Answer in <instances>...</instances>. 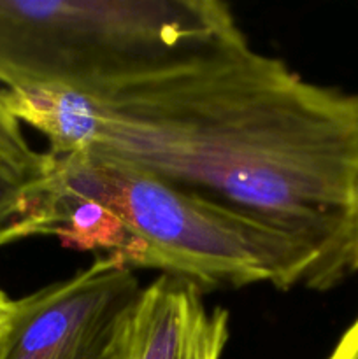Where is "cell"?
<instances>
[{
	"label": "cell",
	"instance_id": "3",
	"mask_svg": "<svg viewBox=\"0 0 358 359\" xmlns=\"http://www.w3.org/2000/svg\"><path fill=\"white\" fill-rule=\"evenodd\" d=\"M242 37L216 0H0V83L91 93Z\"/></svg>",
	"mask_w": 358,
	"mask_h": 359
},
{
	"label": "cell",
	"instance_id": "9",
	"mask_svg": "<svg viewBox=\"0 0 358 359\" xmlns=\"http://www.w3.org/2000/svg\"><path fill=\"white\" fill-rule=\"evenodd\" d=\"M9 305H11V300L7 298V294L0 290V332H2V326L7 318V312H9Z\"/></svg>",
	"mask_w": 358,
	"mask_h": 359
},
{
	"label": "cell",
	"instance_id": "7",
	"mask_svg": "<svg viewBox=\"0 0 358 359\" xmlns=\"http://www.w3.org/2000/svg\"><path fill=\"white\" fill-rule=\"evenodd\" d=\"M35 182L0 168V248L21 241V226L27 216L30 188Z\"/></svg>",
	"mask_w": 358,
	"mask_h": 359
},
{
	"label": "cell",
	"instance_id": "6",
	"mask_svg": "<svg viewBox=\"0 0 358 359\" xmlns=\"http://www.w3.org/2000/svg\"><path fill=\"white\" fill-rule=\"evenodd\" d=\"M0 168L13 172L28 182L41 181L46 170V154L30 147L21 132V123L13 118L0 98Z\"/></svg>",
	"mask_w": 358,
	"mask_h": 359
},
{
	"label": "cell",
	"instance_id": "8",
	"mask_svg": "<svg viewBox=\"0 0 358 359\" xmlns=\"http://www.w3.org/2000/svg\"><path fill=\"white\" fill-rule=\"evenodd\" d=\"M326 359H358V318L344 332L337 346Z\"/></svg>",
	"mask_w": 358,
	"mask_h": 359
},
{
	"label": "cell",
	"instance_id": "5",
	"mask_svg": "<svg viewBox=\"0 0 358 359\" xmlns=\"http://www.w3.org/2000/svg\"><path fill=\"white\" fill-rule=\"evenodd\" d=\"M228 335L225 309L207 307L190 280L160 276L142 290L118 359H221Z\"/></svg>",
	"mask_w": 358,
	"mask_h": 359
},
{
	"label": "cell",
	"instance_id": "1",
	"mask_svg": "<svg viewBox=\"0 0 358 359\" xmlns=\"http://www.w3.org/2000/svg\"><path fill=\"white\" fill-rule=\"evenodd\" d=\"M51 154L91 151L311 249L321 291L358 272V93L248 39L91 93L0 90Z\"/></svg>",
	"mask_w": 358,
	"mask_h": 359
},
{
	"label": "cell",
	"instance_id": "2",
	"mask_svg": "<svg viewBox=\"0 0 358 359\" xmlns=\"http://www.w3.org/2000/svg\"><path fill=\"white\" fill-rule=\"evenodd\" d=\"M46 154L30 188L23 238L55 235L128 269L161 270L206 293L272 284L321 291L318 258L295 238L91 151Z\"/></svg>",
	"mask_w": 358,
	"mask_h": 359
},
{
	"label": "cell",
	"instance_id": "4",
	"mask_svg": "<svg viewBox=\"0 0 358 359\" xmlns=\"http://www.w3.org/2000/svg\"><path fill=\"white\" fill-rule=\"evenodd\" d=\"M144 287L114 256L11 300L0 359H118Z\"/></svg>",
	"mask_w": 358,
	"mask_h": 359
}]
</instances>
